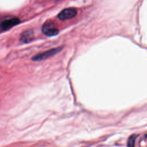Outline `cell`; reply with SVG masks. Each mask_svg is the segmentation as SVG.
<instances>
[{"mask_svg":"<svg viewBox=\"0 0 147 147\" xmlns=\"http://www.w3.org/2000/svg\"><path fill=\"white\" fill-rule=\"evenodd\" d=\"M62 49H63L62 47H59L50 49L45 52L36 55L35 56L32 57V59L33 61H41L43 60H45L48 58H49L54 56L56 53H59L62 50Z\"/></svg>","mask_w":147,"mask_h":147,"instance_id":"6da1fadb","label":"cell"},{"mask_svg":"<svg viewBox=\"0 0 147 147\" xmlns=\"http://www.w3.org/2000/svg\"><path fill=\"white\" fill-rule=\"evenodd\" d=\"M41 32L44 34L48 37L56 36L59 33V30L52 22H45L41 27Z\"/></svg>","mask_w":147,"mask_h":147,"instance_id":"7a4b0ae2","label":"cell"},{"mask_svg":"<svg viewBox=\"0 0 147 147\" xmlns=\"http://www.w3.org/2000/svg\"><path fill=\"white\" fill-rule=\"evenodd\" d=\"M20 20L17 17H11L3 20L0 23V29L3 31L7 30L19 24Z\"/></svg>","mask_w":147,"mask_h":147,"instance_id":"3957f363","label":"cell"},{"mask_svg":"<svg viewBox=\"0 0 147 147\" xmlns=\"http://www.w3.org/2000/svg\"><path fill=\"white\" fill-rule=\"evenodd\" d=\"M77 10L74 7H68L62 10L57 15L60 20H66L73 18L77 15Z\"/></svg>","mask_w":147,"mask_h":147,"instance_id":"277c9868","label":"cell"},{"mask_svg":"<svg viewBox=\"0 0 147 147\" xmlns=\"http://www.w3.org/2000/svg\"><path fill=\"white\" fill-rule=\"evenodd\" d=\"M34 32L33 29H28L23 32L20 37V41L23 43H29L33 39Z\"/></svg>","mask_w":147,"mask_h":147,"instance_id":"5b68a950","label":"cell"},{"mask_svg":"<svg viewBox=\"0 0 147 147\" xmlns=\"http://www.w3.org/2000/svg\"><path fill=\"white\" fill-rule=\"evenodd\" d=\"M136 138V136L135 135L132 136L131 137H130V138L128 141V143H127L128 147H134V146Z\"/></svg>","mask_w":147,"mask_h":147,"instance_id":"8992f818","label":"cell"}]
</instances>
